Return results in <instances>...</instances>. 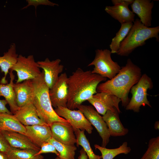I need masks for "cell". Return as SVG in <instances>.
Returning <instances> with one entry per match:
<instances>
[{
    "label": "cell",
    "instance_id": "obj_1",
    "mask_svg": "<svg viewBox=\"0 0 159 159\" xmlns=\"http://www.w3.org/2000/svg\"><path fill=\"white\" fill-rule=\"evenodd\" d=\"M107 78L92 73L90 70L84 71L78 68L68 77L69 94L67 107L74 110L82 103L96 93L98 85Z\"/></svg>",
    "mask_w": 159,
    "mask_h": 159
},
{
    "label": "cell",
    "instance_id": "obj_2",
    "mask_svg": "<svg viewBox=\"0 0 159 159\" xmlns=\"http://www.w3.org/2000/svg\"><path fill=\"white\" fill-rule=\"evenodd\" d=\"M142 75L140 68L128 59L125 65L121 67L113 78L98 85L97 92L117 96L121 100L122 106L125 108L130 100L128 97L130 91Z\"/></svg>",
    "mask_w": 159,
    "mask_h": 159
},
{
    "label": "cell",
    "instance_id": "obj_3",
    "mask_svg": "<svg viewBox=\"0 0 159 159\" xmlns=\"http://www.w3.org/2000/svg\"><path fill=\"white\" fill-rule=\"evenodd\" d=\"M32 81L34 87L32 102L40 119L49 127L56 122L71 126L67 121L59 116L53 109L49 95V88L44 81L43 71Z\"/></svg>",
    "mask_w": 159,
    "mask_h": 159
},
{
    "label": "cell",
    "instance_id": "obj_4",
    "mask_svg": "<svg viewBox=\"0 0 159 159\" xmlns=\"http://www.w3.org/2000/svg\"><path fill=\"white\" fill-rule=\"evenodd\" d=\"M159 26L153 27L145 26L140 19H136L128 34L120 43L117 54L127 56L136 48L146 43L147 40L155 38L159 41Z\"/></svg>",
    "mask_w": 159,
    "mask_h": 159
},
{
    "label": "cell",
    "instance_id": "obj_5",
    "mask_svg": "<svg viewBox=\"0 0 159 159\" xmlns=\"http://www.w3.org/2000/svg\"><path fill=\"white\" fill-rule=\"evenodd\" d=\"M111 54L110 51L107 49L96 50L94 59L88 65L94 66L92 73L110 80L113 78L119 72L121 67L112 60Z\"/></svg>",
    "mask_w": 159,
    "mask_h": 159
},
{
    "label": "cell",
    "instance_id": "obj_6",
    "mask_svg": "<svg viewBox=\"0 0 159 159\" xmlns=\"http://www.w3.org/2000/svg\"><path fill=\"white\" fill-rule=\"evenodd\" d=\"M153 83L151 78L145 74H142L138 82L131 87L130 91L132 96L125 107L127 110L135 112H139L140 106H151L147 99V91L153 88Z\"/></svg>",
    "mask_w": 159,
    "mask_h": 159
},
{
    "label": "cell",
    "instance_id": "obj_7",
    "mask_svg": "<svg viewBox=\"0 0 159 159\" xmlns=\"http://www.w3.org/2000/svg\"><path fill=\"white\" fill-rule=\"evenodd\" d=\"M10 70L16 72L17 79L16 83H21L25 80H33L41 73L37 62L35 61L32 55L27 57L21 54L19 55L16 63Z\"/></svg>",
    "mask_w": 159,
    "mask_h": 159
},
{
    "label": "cell",
    "instance_id": "obj_8",
    "mask_svg": "<svg viewBox=\"0 0 159 159\" xmlns=\"http://www.w3.org/2000/svg\"><path fill=\"white\" fill-rule=\"evenodd\" d=\"M77 108L82 112L91 125L96 129L102 139V146L106 147L109 142L110 136L102 116L91 105L81 104L78 106Z\"/></svg>",
    "mask_w": 159,
    "mask_h": 159
},
{
    "label": "cell",
    "instance_id": "obj_9",
    "mask_svg": "<svg viewBox=\"0 0 159 159\" xmlns=\"http://www.w3.org/2000/svg\"><path fill=\"white\" fill-rule=\"evenodd\" d=\"M54 110L59 116L69 122L74 131L79 129L86 130L89 134L92 133L93 129L92 125L80 110H71L66 107H58Z\"/></svg>",
    "mask_w": 159,
    "mask_h": 159
},
{
    "label": "cell",
    "instance_id": "obj_10",
    "mask_svg": "<svg viewBox=\"0 0 159 159\" xmlns=\"http://www.w3.org/2000/svg\"><path fill=\"white\" fill-rule=\"evenodd\" d=\"M68 77L66 72L61 74L49 90L52 105L55 108L58 107H67L69 94Z\"/></svg>",
    "mask_w": 159,
    "mask_h": 159
},
{
    "label": "cell",
    "instance_id": "obj_11",
    "mask_svg": "<svg viewBox=\"0 0 159 159\" xmlns=\"http://www.w3.org/2000/svg\"><path fill=\"white\" fill-rule=\"evenodd\" d=\"M87 101L99 114L102 115L107 110L114 111L116 109L119 113L121 112L119 104L121 100L114 95L104 92H97Z\"/></svg>",
    "mask_w": 159,
    "mask_h": 159
},
{
    "label": "cell",
    "instance_id": "obj_12",
    "mask_svg": "<svg viewBox=\"0 0 159 159\" xmlns=\"http://www.w3.org/2000/svg\"><path fill=\"white\" fill-rule=\"evenodd\" d=\"M61 62V60L59 59L50 61L48 58L44 61L37 62L39 68L43 69L44 81L49 89L54 85L59 74L63 70L64 67L60 64Z\"/></svg>",
    "mask_w": 159,
    "mask_h": 159
},
{
    "label": "cell",
    "instance_id": "obj_13",
    "mask_svg": "<svg viewBox=\"0 0 159 159\" xmlns=\"http://www.w3.org/2000/svg\"><path fill=\"white\" fill-rule=\"evenodd\" d=\"M13 87L16 103L19 107L32 102L34 95V87L32 80H25L19 83H14Z\"/></svg>",
    "mask_w": 159,
    "mask_h": 159
},
{
    "label": "cell",
    "instance_id": "obj_14",
    "mask_svg": "<svg viewBox=\"0 0 159 159\" xmlns=\"http://www.w3.org/2000/svg\"><path fill=\"white\" fill-rule=\"evenodd\" d=\"M52 137L61 143L68 145H74L76 138L74 131L71 126L59 122L53 123L50 127Z\"/></svg>",
    "mask_w": 159,
    "mask_h": 159
},
{
    "label": "cell",
    "instance_id": "obj_15",
    "mask_svg": "<svg viewBox=\"0 0 159 159\" xmlns=\"http://www.w3.org/2000/svg\"><path fill=\"white\" fill-rule=\"evenodd\" d=\"M13 115L24 126L35 125L48 126L39 117L35 107L32 102L19 107Z\"/></svg>",
    "mask_w": 159,
    "mask_h": 159
},
{
    "label": "cell",
    "instance_id": "obj_16",
    "mask_svg": "<svg viewBox=\"0 0 159 159\" xmlns=\"http://www.w3.org/2000/svg\"><path fill=\"white\" fill-rule=\"evenodd\" d=\"M25 127L26 131L24 135L39 148L52 137L50 128L48 126L35 125Z\"/></svg>",
    "mask_w": 159,
    "mask_h": 159
},
{
    "label": "cell",
    "instance_id": "obj_17",
    "mask_svg": "<svg viewBox=\"0 0 159 159\" xmlns=\"http://www.w3.org/2000/svg\"><path fill=\"white\" fill-rule=\"evenodd\" d=\"M119 114L116 109L114 111L107 110L102 116L107 127L110 136H124L128 132V130L125 128L122 123Z\"/></svg>",
    "mask_w": 159,
    "mask_h": 159
},
{
    "label": "cell",
    "instance_id": "obj_18",
    "mask_svg": "<svg viewBox=\"0 0 159 159\" xmlns=\"http://www.w3.org/2000/svg\"><path fill=\"white\" fill-rule=\"evenodd\" d=\"M153 6V2L150 0H134L131 5L132 11L136 14L142 23L148 27L151 25L152 10Z\"/></svg>",
    "mask_w": 159,
    "mask_h": 159
},
{
    "label": "cell",
    "instance_id": "obj_19",
    "mask_svg": "<svg viewBox=\"0 0 159 159\" xmlns=\"http://www.w3.org/2000/svg\"><path fill=\"white\" fill-rule=\"evenodd\" d=\"M10 146L13 148L30 149L39 151L40 148L34 143L24 134L20 133L7 131H0Z\"/></svg>",
    "mask_w": 159,
    "mask_h": 159
},
{
    "label": "cell",
    "instance_id": "obj_20",
    "mask_svg": "<svg viewBox=\"0 0 159 159\" xmlns=\"http://www.w3.org/2000/svg\"><path fill=\"white\" fill-rule=\"evenodd\" d=\"M105 11L121 24L133 22L135 21V15L130 10L126 4H118L113 6H106Z\"/></svg>",
    "mask_w": 159,
    "mask_h": 159
},
{
    "label": "cell",
    "instance_id": "obj_21",
    "mask_svg": "<svg viewBox=\"0 0 159 159\" xmlns=\"http://www.w3.org/2000/svg\"><path fill=\"white\" fill-rule=\"evenodd\" d=\"M18 55L16 53L15 44L12 43L8 51L4 52L3 56H0V68L1 72L4 73V76L0 81V83H7L6 79L7 75L9 72V70L16 63Z\"/></svg>",
    "mask_w": 159,
    "mask_h": 159
},
{
    "label": "cell",
    "instance_id": "obj_22",
    "mask_svg": "<svg viewBox=\"0 0 159 159\" xmlns=\"http://www.w3.org/2000/svg\"><path fill=\"white\" fill-rule=\"evenodd\" d=\"M16 132L24 134L26 129L13 114L0 113V131Z\"/></svg>",
    "mask_w": 159,
    "mask_h": 159
},
{
    "label": "cell",
    "instance_id": "obj_23",
    "mask_svg": "<svg viewBox=\"0 0 159 159\" xmlns=\"http://www.w3.org/2000/svg\"><path fill=\"white\" fill-rule=\"evenodd\" d=\"M9 73L10 78L9 82L6 84L0 83V97L3 96L5 98L9 106L11 112L14 114L19 107L16 103V96L13 87L15 76L11 70H10Z\"/></svg>",
    "mask_w": 159,
    "mask_h": 159
},
{
    "label": "cell",
    "instance_id": "obj_24",
    "mask_svg": "<svg viewBox=\"0 0 159 159\" xmlns=\"http://www.w3.org/2000/svg\"><path fill=\"white\" fill-rule=\"evenodd\" d=\"M94 146L95 149H98L101 153L102 159H113L120 154H127L131 151L126 142H123L119 147L114 149L107 148L97 144L95 145Z\"/></svg>",
    "mask_w": 159,
    "mask_h": 159
},
{
    "label": "cell",
    "instance_id": "obj_25",
    "mask_svg": "<svg viewBox=\"0 0 159 159\" xmlns=\"http://www.w3.org/2000/svg\"><path fill=\"white\" fill-rule=\"evenodd\" d=\"M38 151L30 149H22L11 147L6 154L9 159H39L43 157L37 155Z\"/></svg>",
    "mask_w": 159,
    "mask_h": 159
},
{
    "label": "cell",
    "instance_id": "obj_26",
    "mask_svg": "<svg viewBox=\"0 0 159 159\" xmlns=\"http://www.w3.org/2000/svg\"><path fill=\"white\" fill-rule=\"evenodd\" d=\"M55 148L59 156L63 159H74L77 147L74 145H68L59 143L52 137L48 141Z\"/></svg>",
    "mask_w": 159,
    "mask_h": 159
},
{
    "label": "cell",
    "instance_id": "obj_27",
    "mask_svg": "<svg viewBox=\"0 0 159 159\" xmlns=\"http://www.w3.org/2000/svg\"><path fill=\"white\" fill-rule=\"evenodd\" d=\"M133 24L129 22L121 24V26L115 36L112 39L110 45L111 53H117L118 50L120 43L126 37Z\"/></svg>",
    "mask_w": 159,
    "mask_h": 159
},
{
    "label": "cell",
    "instance_id": "obj_28",
    "mask_svg": "<svg viewBox=\"0 0 159 159\" xmlns=\"http://www.w3.org/2000/svg\"><path fill=\"white\" fill-rule=\"evenodd\" d=\"M84 131L77 129L74 131L76 138L77 145L81 146L87 154L89 159H101V156L96 155L92 150L90 143L86 138Z\"/></svg>",
    "mask_w": 159,
    "mask_h": 159
},
{
    "label": "cell",
    "instance_id": "obj_29",
    "mask_svg": "<svg viewBox=\"0 0 159 159\" xmlns=\"http://www.w3.org/2000/svg\"><path fill=\"white\" fill-rule=\"evenodd\" d=\"M140 159H159V137L149 140L146 151Z\"/></svg>",
    "mask_w": 159,
    "mask_h": 159
},
{
    "label": "cell",
    "instance_id": "obj_30",
    "mask_svg": "<svg viewBox=\"0 0 159 159\" xmlns=\"http://www.w3.org/2000/svg\"><path fill=\"white\" fill-rule=\"evenodd\" d=\"M52 153L59 156V154L55 147L51 143L47 142L43 144L41 146L39 150L36 154L37 155H41L43 153Z\"/></svg>",
    "mask_w": 159,
    "mask_h": 159
},
{
    "label": "cell",
    "instance_id": "obj_31",
    "mask_svg": "<svg viewBox=\"0 0 159 159\" xmlns=\"http://www.w3.org/2000/svg\"><path fill=\"white\" fill-rule=\"evenodd\" d=\"M26 1L28 3V4L23 7L21 9H26L31 6H34L36 10L37 6L39 5H48L52 6H59L58 4L48 0H27Z\"/></svg>",
    "mask_w": 159,
    "mask_h": 159
},
{
    "label": "cell",
    "instance_id": "obj_32",
    "mask_svg": "<svg viewBox=\"0 0 159 159\" xmlns=\"http://www.w3.org/2000/svg\"><path fill=\"white\" fill-rule=\"evenodd\" d=\"M11 147L4 136L0 131V152L6 154Z\"/></svg>",
    "mask_w": 159,
    "mask_h": 159
},
{
    "label": "cell",
    "instance_id": "obj_33",
    "mask_svg": "<svg viewBox=\"0 0 159 159\" xmlns=\"http://www.w3.org/2000/svg\"><path fill=\"white\" fill-rule=\"evenodd\" d=\"M7 104L5 100L0 99V113H6L9 114H13L6 107V105Z\"/></svg>",
    "mask_w": 159,
    "mask_h": 159
},
{
    "label": "cell",
    "instance_id": "obj_34",
    "mask_svg": "<svg viewBox=\"0 0 159 159\" xmlns=\"http://www.w3.org/2000/svg\"><path fill=\"white\" fill-rule=\"evenodd\" d=\"M133 1V0H112V2L114 5L124 4L129 6L132 4Z\"/></svg>",
    "mask_w": 159,
    "mask_h": 159
},
{
    "label": "cell",
    "instance_id": "obj_35",
    "mask_svg": "<svg viewBox=\"0 0 159 159\" xmlns=\"http://www.w3.org/2000/svg\"><path fill=\"white\" fill-rule=\"evenodd\" d=\"M80 155L78 159H88V156L84 149L82 148L80 151Z\"/></svg>",
    "mask_w": 159,
    "mask_h": 159
},
{
    "label": "cell",
    "instance_id": "obj_36",
    "mask_svg": "<svg viewBox=\"0 0 159 159\" xmlns=\"http://www.w3.org/2000/svg\"><path fill=\"white\" fill-rule=\"evenodd\" d=\"M0 159H9L6 153L0 152Z\"/></svg>",
    "mask_w": 159,
    "mask_h": 159
},
{
    "label": "cell",
    "instance_id": "obj_37",
    "mask_svg": "<svg viewBox=\"0 0 159 159\" xmlns=\"http://www.w3.org/2000/svg\"><path fill=\"white\" fill-rule=\"evenodd\" d=\"M154 128L156 130L159 129V122L158 121H156L155 124Z\"/></svg>",
    "mask_w": 159,
    "mask_h": 159
},
{
    "label": "cell",
    "instance_id": "obj_38",
    "mask_svg": "<svg viewBox=\"0 0 159 159\" xmlns=\"http://www.w3.org/2000/svg\"><path fill=\"white\" fill-rule=\"evenodd\" d=\"M55 159H62L59 156H57V157L55 158Z\"/></svg>",
    "mask_w": 159,
    "mask_h": 159
},
{
    "label": "cell",
    "instance_id": "obj_39",
    "mask_svg": "<svg viewBox=\"0 0 159 159\" xmlns=\"http://www.w3.org/2000/svg\"><path fill=\"white\" fill-rule=\"evenodd\" d=\"M39 159H44V157H43L42 158H41Z\"/></svg>",
    "mask_w": 159,
    "mask_h": 159
}]
</instances>
